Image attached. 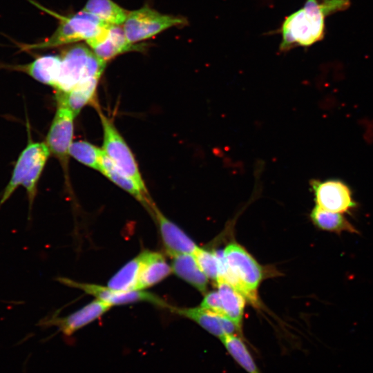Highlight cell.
I'll list each match as a JSON object with an SVG mask.
<instances>
[{
	"instance_id": "7402d4cb",
	"label": "cell",
	"mask_w": 373,
	"mask_h": 373,
	"mask_svg": "<svg viewBox=\"0 0 373 373\" xmlns=\"http://www.w3.org/2000/svg\"><path fill=\"white\" fill-rule=\"evenodd\" d=\"M82 10L112 25L124 24L128 12L113 0H87Z\"/></svg>"
},
{
	"instance_id": "8992f818",
	"label": "cell",
	"mask_w": 373,
	"mask_h": 373,
	"mask_svg": "<svg viewBox=\"0 0 373 373\" xmlns=\"http://www.w3.org/2000/svg\"><path fill=\"white\" fill-rule=\"evenodd\" d=\"M189 24L182 16L162 14L148 5L128 12L123 24L126 37L129 42L136 44L151 38L173 27Z\"/></svg>"
},
{
	"instance_id": "d4e9b609",
	"label": "cell",
	"mask_w": 373,
	"mask_h": 373,
	"mask_svg": "<svg viewBox=\"0 0 373 373\" xmlns=\"http://www.w3.org/2000/svg\"><path fill=\"white\" fill-rule=\"evenodd\" d=\"M69 155L81 164L99 172L103 156L102 148L85 140H77L71 144Z\"/></svg>"
},
{
	"instance_id": "ba28073f",
	"label": "cell",
	"mask_w": 373,
	"mask_h": 373,
	"mask_svg": "<svg viewBox=\"0 0 373 373\" xmlns=\"http://www.w3.org/2000/svg\"><path fill=\"white\" fill-rule=\"evenodd\" d=\"M75 117L66 106L57 104L45 140L50 155L56 157L61 164L66 180L68 178L69 149L73 142Z\"/></svg>"
},
{
	"instance_id": "52a82bcc",
	"label": "cell",
	"mask_w": 373,
	"mask_h": 373,
	"mask_svg": "<svg viewBox=\"0 0 373 373\" xmlns=\"http://www.w3.org/2000/svg\"><path fill=\"white\" fill-rule=\"evenodd\" d=\"M103 132L102 149L106 157L122 171L147 190L134 154L113 122L97 107Z\"/></svg>"
},
{
	"instance_id": "4fadbf2b",
	"label": "cell",
	"mask_w": 373,
	"mask_h": 373,
	"mask_svg": "<svg viewBox=\"0 0 373 373\" xmlns=\"http://www.w3.org/2000/svg\"><path fill=\"white\" fill-rule=\"evenodd\" d=\"M150 214L157 224L163 246L170 256L194 254L199 247L177 224L168 219L155 204Z\"/></svg>"
},
{
	"instance_id": "e0dca14e",
	"label": "cell",
	"mask_w": 373,
	"mask_h": 373,
	"mask_svg": "<svg viewBox=\"0 0 373 373\" xmlns=\"http://www.w3.org/2000/svg\"><path fill=\"white\" fill-rule=\"evenodd\" d=\"M140 254L142 260L140 290H144L159 283L172 272L171 266L168 264L161 253L145 249Z\"/></svg>"
},
{
	"instance_id": "277c9868",
	"label": "cell",
	"mask_w": 373,
	"mask_h": 373,
	"mask_svg": "<svg viewBox=\"0 0 373 373\" xmlns=\"http://www.w3.org/2000/svg\"><path fill=\"white\" fill-rule=\"evenodd\" d=\"M58 77L53 88L56 94L66 93L81 83L100 79L106 62L84 44H75L61 55Z\"/></svg>"
},
{
	"instance_id": "9a60e30c",
	"label": "cell",
	"mask_w": 373,
	"mask_h": 373,
	"mask_svg": "<svg viewBox=\"0 0 373 373\" xmlns=\"http://www.w3.org/2000/svg\"><path fill=\"white\" fill-rule=\"evenodd\" d=\"M61 55H44L25 64L0 63V68L23 73L36 81L54 88L60 69Z\"/></svg>"
},
{
	"instance_id": "484cf974",
	"label": "cell",
	"mask_w": 373,
	"mask_h": 373,
	"mask_svg": "<svg viewBox=\"0 0 373 373\" xmlns=\"http://www.w3.org/2000/svg\"><path fill=\"white\" fill-rule=\"evenodd\" d=\"M202 271L216 283L220 278L223 254L198 247L192 254Z\"/></svg>"
},
{
	"instance_id": "6da1fadb",
	"label": "cell",
	"mask_w": 373,
	"mask_h": 373,
	"mask_svg": "<svg viewBox=\"0 0 373 373\" xmlns=\"http://www.w3.org/2000/svg\"><path fill=\"white\" fill-rule=\"evenodd\" d=\"M350 0H306L303 6L283 21L280 52L297 46L309 47L323 40L325 35V19L334 13L350 8Z\"/></svg>"
},
{
	"instance_id": "5b68a950",
	"label": "cell",
	"mask_w": 373,
	"mask_h": 373,
	"mask_svg": "<svg viewBox=\"0 0 373 373\" xmlns=\"http://www.w3.org/2000/svg\"><path fill=\"white\" fill-rule=\"evenodd\" d=\"M59 18L61 21L50 37L37 44H20V49L24 51L44 49L82 40L86 41L97 35L108 24L82 10L72 16Z\"/></svg>"
},
{
	"instance_id": "9c48e42d",
	"label": "cell",
	"mask_w": 373,
	"mask_h": 373,
	"mask_svg": "<svg viewBox=\"0 0 373 373\" xmlns=\"http://www.w3.org/2000/svg\"><path fill=\"white\" fill-rule=\"evenodd\" d=\"M57 280L66 286L81 289L95 298L106 303L111 307L139 302H147L168 309L170 307L161 298L144 290L121 291L111 289L108 286L79 283L64 277L58 278Z\"/></svg>"
},
{
	"instance_id": "30bf717a",
	"label": "cell",
	"mask_w": 373,
	"mask_h": 373,
	"mask_svg": "<svg viewBox=\"0 0 373 373\" xmlns=\"http://www.w3.org/2000/svg\"><path fill=\"white\" fill-rule=\"evenodd\" d=\"M317 207L332 212L348 213L356 207L349 186L337 180L310 182Z\"/></svg>"
},
{
	"instance_id": "7a4b0ae2",
	"label": "cell",
	"mask_w": 373,
	"mask_h": 373,
	"mask_svg": "<svg viewBox=\"0 0 373 373\" xmlns=\"http://www.w3.org/2000/svg\"><path fill=\"white\" fill-rule=\"evenodd\" d=\"M28 133L27 145L15 162L10 179L0 199V208L19 186H23L28 196L30 221L32 207L37 193V185L50 153L45 142H34L29 131Z\"/></svg>"
},
{
	"instance_id": "44dd1931",
	"label": "cell",
	"mask_w": 373,
	"mask_h": 373,
	"mask_svg": "<svg viewBox=\"0 0 373 373\" xmlns=\"http://www.w3.org/2000/svg\"><path fill=\"white\" fill-rule=\"evenodd\" d=\"M309 216L313 224L321 230L338 234L343 232L358 233L354 226L341 213L327 211L315 206Z\"/></svg>"
},
{
	"instance_id": "5bb4252c",
	"label": "cell",
	"mask_w": 373,
	"mask_h": 373,
	"mask_svg": "<svg viewBox=\"0 0 373 373\" xmlns=\"http://www.w3.org/2000/svg\"><path fill=\"white\" fill-rule=\"evenodd\" d=\"M169 309L173 313L194 321L207 332L219 338L226 334L240 333L241 330L229 318L200 307L179 308L170 306Z\"/></svg>"
},
{
	"instance_id": "4316f807",
	"label": "cell",
	"mask_w": 373,
	"mask_h": 373,
	"mask_svg": "<svg viewBox=\"0 0 373 373\" xmlns=\"http://www.w3.org/2000/svg\"><path fill=\"white\" fill-rule=\"evenodd\" d=\"M200 307L224 316L218 291L207 293Z\"/></svg>"
},
{
	"instance_id": "ac0fdd59",
	"label": "cell",
	"mask_w": 373,
	"mask_h": 373,
	"mask_svg": "<svg viewBox=\"0 0 373 373\" xmlns=\"http://www.w3.org/2000/svg\"><path fill=\"white\" fill-rule=\"evenodd\" d=\"M99 81V79H90L66 93L56 94L57 104L66 106L77 116L86 105H97L95 99Z\"/></svg>"
},
{
	"instance_id": "603a6c76",
	"label": "cell",
	"mask_w": 373,
	"mask_h": 373,
	"mask_svg": "<svg viewBox=\"0 0 373 373\" xmlns=\"http://www.w3.org/2000/svg\"><path fill=\"white\" fill-rule=\"evenodd\" d=\"M220 339L231 358L247 373H261L240 336L237 334H226Z\"/></svg>"
},
{
	"instance_id": "3957f363",
	"label": "cell",
	"mask_w": 373,
	"mask_h": 373,
	"mask_svg": "<svg viewBox=\"0 0 373 373\" xmlns=\"http://www.w3.org/2000/svg\"><path fill=\"white\" fill-rule=\"evenodd\" d=\"M222 252L224 260L219 279L231 285L252 305L258 306V289L264 278L262 267L236 242L227 245Z\"/></svg>"
},
{
	"instance_id": "7c38bea8",
	"label": "cell",
	"mask_w": 373,
	"mask_h": 373,
	"mask_svg": "<svg viewBox=\"0 0 373 373\" xmlns=\"http://www.w3.org/2000/svg\"><path fill=\"white\" fill-rule=\"evenodd\" d=\"M112 307L95 298L77 311L63 317L52 315L40 321L43 326H55L65 336L75 332L91 323L106 314Z\"/></svg>"
},
{
	"instance_id": "d6986e66",
	"label": "cell",
	"mask_w": 373,
	"mask_h": 373,
	"mask_svg": "<svg viewBox=\"0 0 373 373\" xmlns=\"http://www.w3.org/2000/svg\"><path fill=\"white\" fill-rule=\"evenodd\" d=\"M171 263L172 271L202 293H206L208 278L190 254L175 256Z\"/></svg>"
},
{
	"instance_id": "2e32d148",
	"label": "cell",
	"mask_w": 373,
	"mask_h": 373,
	"mask_svg": "<svg viewBox=\"0 0 373 373\" xmlns=\"http://www.w3.org/2000/svg\"><path fill=\"white\" fill-rule=\"evenodd\" d=\"M99 172L113 184L135 198L150 213L154 202L148 190L142 189L133 178L118 169L104 152Z\"/></svg>"
},
{
	"instance_id": "cb8c5ba5",
	"label": "cell",
	"mask_w": 373,
	"mask_h": 373,
	"mask_svg": "<svg viewBox=\"0 0 373 373\" xmlns=\"http://www.w3.org/2000/svg\"><path fill=\"white\" fill-rule=\"evenodd\" d=\"M141 263V256L139 254L126 262L109 279L107 286L121 291L140 290Z\"/></svg>"
},
{
	"instance_id": "8fae6325",
	"label": "cell",
	"mask_w": 373,
	"mask_h": 373,
	"mask_svg": "<svg viewBox=\"0 0 373 373\" xmlns=\"http://www.w3.org/2000/svg\"><path fill=\"white\" fill-rule=\"evenodd\" d=\"M86 42L93 52L106 63L122 54L144 49V44L128 41L123 27L108 23L97 35Z\"/></svg>"
},
{
	"instance_id": "ffe728a7",
	"label": "cell",
	"mask_w": 373,
	"mask_h": 373,
	"mask_svg": "<svg viewBox=\"0 0 373 373\" xmlns=\"http://www.w3.org/2000/svg\"><path fill=\"white\" fill-rule=\"evenodd\" d=\"M216 284L223 316L231 320L241 329L245 306V296L222 279H219Z\"/></svg>"
}]
</instances>
